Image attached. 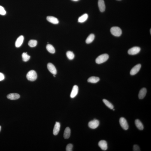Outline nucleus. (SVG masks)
I'll return each instance as SVG.
<instances>
[{
  "label": "nucleus",
  "mask_w": 151,
  "mask_h": 151,
  "mask_svg": "<svg viewBox=\"0 0 151 151\" xmlns=\"http://www.w3.org/2000/svg\"><path fill=\"white\" fill-rule=\"evenodd\" d=\"M109 58V56L107 54H102L96 58V62L98 64H102L107 61Z\"/></svg>",
  "instance_id": "obj_1"
},
{
  "label": "nucleus",
  "mask_w": 151,
  "mask_h": 151,
  "mask_svg": "<svg viewBox=\"0 0 151 151\" xmlns=\"http://www.w3.org/2000/svg\"><path fill=\"white\" fill-rule=\"evenodd\" d=\"M37 75L35 71L32 70L29 71L26 75L27 79L30 81H34L37 79Z\"/></svg>",
  "instance_id": "obj_2"
},
{
  "label": "nucleus",
  "mask_w": 151,
  "mask_h": 151,
  "mask_svg": "<svg viewBox=\"0 0 151 151\" xmlns=\"http://www.w3.org/2000/svg\"><path fill=\"white\" fill-rule=\"evenodd\" d=\"M111 34L115 37H119L121 35L122 31L121 29L118 27H113L110 29Z\"/></svg>",
  "instance_id": "obj_3"
},
{
  "label": "nucleus",
  "mask_w": 151,
  "mask_h": 151,
  "mask_svg": "<svg viewBox=\"0 0 151 151\" xmlns=\"http://www.w3.org/2000/svg\"><path fill=\"white\" fill-rule=\"evenodd\" d=\"M119 122L121 126L123 129L125 130H127L128 129L129 126H128L127 122L126 119L124 117L120 118L119 120Z\"/></svg>",
  "instance_id": "obj_4"
},
{
  "label": "nucleus",
  "mask_w": 151,
  "mask_h": 151,
  "mask_svg": "<svg viewBox=\"0 0 151 151\" xmlns=\"http://www.w3.org/2000/svg\"><path fill=\"white\" fill-rule=\"evenodd\" d=\"M99 120L94 119L89 122L88 126L89 127L92 129H95L99 126Z\"/></svg>",
  "instance_id": "obj_5"
},
{
  "label": "nucleus",
  "mask_w": 151,
  "mask_h": 151,
  "mask_svg": "<svg viewBox=\"0 0 151 151\" xmlns=\"http://www.w3.org/2000/svg\"><path fill=\"white\" fill-rule=\"evenodd\" d=\"M140 50L141 49L138 47H134L128 50V53L130 55H135L138 53L140 52Z\"/></svg>",
  "instance_id": "obj_6"
},
{
  "label": "nucleus",
  "mask_w": 151,
  "mask_h": 151,
  "mask_svg": "<svg viewBox=\"0 0 151 151\" xmlns=\"http://www.w3.org/2000/svg\"><path fill=\"white\" fill-rule=\"evenodd\" d=\"M141 64H139L134 66L130 71V75H134L138 73L141 67Z\"/></svg>",
  "instance_id": "obj_7"
},
{
  "label": "nucleus",
  "mask_w": 151,
  "mask_h": 151,
  "mask_svg": "<svg viewBox=\"0 0 151 151\" xmlns=\"http://www.w3.org/2000/svg\"><path fill=\"white\" fill-rule=\"evenodd\" d=\"M47 67L49 71L54 75H56L57 71L55 66L51 63H49L47 64Z\"/></svg>",
  "instance_id": "obj_8"
},
{
  "label": "nucleus",
  "mask_w": 151,
  "mask_h": 151,
  "mask_svg": "<svg viewBox=\"0 0 151 151\" xmlns=\"http://www.w3.org/2000/svg\"><path fill=\"white\" fill-rule=\"evenodd\" d=\"M98 145L103 150L105 151L108 149V144L105 140H101L98 143Z\"/></svg>",
  "instance_id": "obj_9"
},
{
  "label": "nucleus",
  "mask_w": 151,
  "mask_h": 151,
  "mask_svg": "<svg viewBox=\"0 0 151 151\" xmlns=\"http://www.w3.org/2000/svg\"><path fill=\"white\" fill-rule=\"evenodd\" d=\"M98 5L99 9L101 12H103L105 11V6L104 0H99Z\"/></svg>",
  "instance_id": "obj_10"
},
{
  "label": "nucleus",
  "mask_w": 151,
  "mask_h": 151,
  "mask_svg": "<svg viewBox=\"0 0 151 151\" xmlns=\"http://www.w3.org/2000/svg\"><path fill=\"white\" fill-rule=\"evenodd\" d=\"M78 92V87L77 86L75 85L73 87L70 94V97L73 98L77 95Z\"/></svg>",
  "instance_id": "obj_11"
},
{
  "label": "nucleus",
  "mask_w": 151,
  "mask_h": 151,
  "mask_svg": "<svg viewBox=\"0 0 151 151\" xmlns=\"http://www.w3.org/2000/svg\"><path fill=\"white\" fill-rule=\"evenodd\" d=\"M60 123L58 122H56L53 130V134L54 135H58L60 130Z\"/></svg>",
  "instance_id": "obj_12"
},
{
  "label": "nucleus",
  "mask_w": 151,
  "mask_h": 151,
  "mask_svg": "<svg viewBox=\"0 0 151 151\" xmlns=\"http://www.w3.org/2000/svg\"><path fill=\"white\" fill-rule=\"evenodd\" d=\"M24 37L23 36H21L18 38L15 43V46L16 47L19 48L21 46L23 43Z\"/></svg>",
  "instance_id": "obj_13"
},
{
  "label": "nucleus",
  "mask_w": 151,
  "mask_h": 151,
  "mask_svg": "<svg viewBox=\"0 0 151 151\" xmlns=\"http://www.w3.org/2000/svg\"><path fill=\"white\" fill-rule=\"evenodd\" d=\"M46 19L48 21L53 24H57L59 23L58 19L53 16H47L46 17Z\"/></svg>",
  "instance_id": "obj_14"
},
{
  "label": "nucleus",
  "mask_w": 151,
  "mask_h": 151,
  "mask_svg": "<svg viewBox=\"0 0 151 151\" xmlns=\"http://www.w3.org/2000/svg\"><path fill=\"white\" fill-rule=\"evenodd\" d=\"M20 97L19 94L17 93H12L7 95V97L8 99L11 100H16L19 99Z\"/></svg>",
  "instance_id": "obj_15"
},
{
  "label": "nucleus",
  "mask_w": 151,
  "mask_h": 151,
  "mask_svg": "<svg viewBox=\"0 0 151 151\" xmlns=\"http://www.w3.org/2000/svg\"><path fill=\"white\" fill-rule=\"evenodd\" d=\"M147 90L145 88H143L141 89L139 93L138 96L140 99H143L145 96Z\"/></svg>",
  "instance_id": "obj_16"
},
{
  "label": "nucleus",
  "mask_w": 151,
  "mask_h": 151,
  "mask_svg": "<svg viewBox=\"0 0 151 151\" xmlns=\"http://www.w3.org/2000/svg\"><path fill=\"white\" fill-rule=\"evenodd\" d=\"M136 126L140 130H143L144 128L143 125L141 121L138 119H136L135 121Z\"/></svg>",
  "instance_id": "obj_17"
},
{
  "label": "nucleus",
  "mask_w": 151,
  "mask_h": 151,
  "mask_svg": "<svg viewBox=\"0 0 151 151\" xmlns=\"http://www.w3.org/2000/svg\"><path fill=\"white\" fill-rule=\"evenodd\" d=\"M71 135V130L69 127H66L65 130L64 134V138L67 139L69 138Z\"/></svg>",
  "instance_id": "obj_18"
},
{
  "label": "nucleus",
  "mask_w": 151,
  "mask_h": 151,
  "mask_svg": "<svg viewBox=\"0 0 151 151\" xmlns=\"http://www.w3.org/2000/svg\"><path fill=\"white\" fill-rule=\"evenodd\" d=\"M100 78L97 77L92 76L89 78L88 80V82L92 83H96L99 81Z\"/></svg>",
  "instance_id": "obj_19"
},
{
  "label": "nucleus",
  "mask_w": 151,
  "mask_h": 151,
  "mask_svg": "<svg viewBox=\"0 0 151 151\" xmlns=\"http://www.w3.org/2000/svg\"><path fill=\"white\" fill-rule=\"evenodd\" d=\"M88 17V15L87 13H85L79 17L78 19V21L80 23L84 22L87 20Z\"/></svg>",
  "instance_id": "obj_20"
},
{
  "label": "nucleus",
  "mask_w": 151,
  "mask_h": 151,
  "mask_svg": "<svg viewBox=\"0 0 151 151\" xmlns=\"http://www.w3.org/2000/svg\"><path fill=\"white\" fill-rule=\"evenodd\" d=\"M95 36L93 34H91L87 38L86 40V42L87 44H90L94 40Z\"/></svg>",
  "instance_id": "obj_21"
},
{
  "label": "nucleus",
  "mask_w": 151,
  "mask_h": 151,
  "mask_svg": "<svg viewBox=\"0 0 151 151\" xmlns=\"http://www.w3.org/2000/svg\"><path fill=\"white\" fill-rule=\"evenodd\" d=\"M46 49L48 52L51 54H54L55 52V48L52 45L48 44L46 45Z\"/></svg>",
  "instance_id": "obj_22"
},
{
  "label": "nucleus",
  "mask_w": 151,
  "mask_h": 151,
  "mask_svg": "<svg viewBox=\"0 0 151 151\" xmlns=\"http://www.w3.org/2000/svg\"><path fill=\"white\" fill-rule=\"evenodd\" d=\"M103 101L105 105L108 107V108H110V109H112L114 108V106H113L111 102L109 101H108L107 100L103 99Z\"/></svg>",
  "instance_id": "obj_23"
},
{
  "label": "nucleus",
  "mask_w": 151,
  "mask_h": 151,
  "mask_svg": "<svg viewBox=\"0 0 151 151\" xmlns=\"http://www.w3.org/2000/svg\"><path fill=\"white\" fill-rule=\"evenodd\" d=\"M22 57L23 60L25 62L28 61L30 58V56L27 54V52L23 53L22 55Z\"/></svg>",
  "instance_id": "obj_24"
},
{
  "label": "nucleus",
  "mask_w": 151,
  "mask_h": 151,
  "mask_svg": "<svg viewBox=\"0 0 151 151\" xmlns=\"http://www.w3.org/2000/svg\"><path fill=\"white\" fill-rule=\"evenodd\" d=\"M37 42L35 40H30L28 43L29 46L31 47H34L37 46Z\"/></svg>",
  "instance_id": "obj_25"
},
{
  "label": "nucleus",
  "mask_w": 151,
  "mask_h": 151,
  "mask_svg": "<svg viewBox=\"0 0 151 151\" xmlns=\"http://www.w3.org/2000/svg\"><path fill=\"white\" fill-rule=\"evenodd\" d=\"M66 55L68 59L70 60L73 59L75 57V55L71 51H68L66 53Z\"/></svg>",
  "instance_id": "obj_26"
},
{
  "label": "nucleus",
  "mask_w": 151,
  "mask_h": 151,
  "mask_svg": "<svg viewBox=\"0 0 151 151\" xmlns=\"http://www.w3.org/2000/svg\"><path fill=\"white\" fill-rule=\"evenodd\" d=\"M6 12L4 8L2 6H0V14L4 15L6 14Z\"/></svg>",
  "instance_id": "obj_27"
},
{
  "label": "nucleus",
  "mask_w": 151,
  "mask_h": 151,
  "mask_svg": "<svg viewBox=\"0 0 151 151\" xmlns=\"http://www.w3.org/2000/svg\"><path fill=\"white\" fill-rule=\"evenodd\" d=\"M73 148V145L71 143L68 144L66 146V150L67 151H72Z\"/></svg>",
  "instance_id": "obj_28"
},
{
  "label": "nucleus",
  "mask_w": 151,
  "mask_h": 151,
  "mask_svg": "<svg viewBox=\"0 0 151 151\" xmlns=\"http://www.w3.org/2000/svg\"><path fill=\"white\" fill-rule=\"evenodd\" d=\"M133 151H140V149L139 147L137 145H134L133 146Z\"/></svg>",
  "instance_id": "obj_29"
},
{
  "label": "nucleus",
  "mask_w": 151,
  "mask_h": 151,
  "mask_svg": "<svg viewBox=\"0 0 151 151\" xmlns=\"http://www.w3.org/2000/svg\"><path fill=\"white\" fill-rule=\"evenodd\" d=\"M4 79V74L0 72V81L3 80Z\"/></svg>",
  "instance_id": "obj_30"
},
{
  "label": "nucleus",
  "mask_w": 151,
  "mask_h": 151,
  "mask_svg": "<svg viewBox=\"0 0 151 151\" xmlns=\"http://www.w3.org/2000/svg\"><path fill=\"white\" fill-rule=\"evenodd\" d=\"M72 0L75 1H77L79 0Z\"/></svg>",
  "instance_id": "obj_31"
},
{
  "label": "nucleus",
  "mask_w": 151,
  "mask_h": 151,
  "mask_svg": "<svg viewBox=\"0 0 151 151\" xmlns=\"http://www.w3.org/2000/svg\"><path fill=\"white\" fill-rule=\"evenodd\" d=\"M1 129V126H0V131Z\"/></svg>",
  "instance_id": "obj_32"
},
{
  "label": "nucleus",
  "mask_w": 151,
  "mask_h": 151,
  "mask_svg": "<svg viewBox=\"0 0 151 151\" xmlns=\"http://www.w3.org/2000/svg\"><path fill=\"white\" fill-rule=\"evenodd\" d=\"M54 77H55V75H54Z\"/></svg>",
  "instance_id": "obj_33"
},
{
  "label": "nucleus",
  "mask_w": 151,
  "mask_h": 151,
  "mask_svg": "<svg viewBox=\"0 0 151 151\" xmlns=\"http://www.w3.org/2000/svg\"><path fill=\"white\" fill-rule=\"evenodd\" d=\"M151 29H150V33H151Z\"/></svg>",
  "instance_id": "obj_34"
},
{
  "label": "nucleus",
  "mask_w": 151,
  "mask_h": 151,
  "mask_svg": "<svg viewBox=\"0 0 151 151\" xmlns=\"http://www.w3.org/2000/svg\"><path fill=\"white\" fill-rule=\"evenodd\" d=\"M113 111H114L115 109H113Z\"/></svg>",
  "instance_id": "obj_35"
}]
</instances>
